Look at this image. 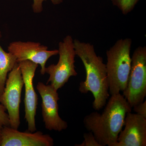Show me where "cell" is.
Instances as JSON below:
<instances>
[{
	"instance_id": "6da1fadb",
	"label": "cell",
	"mask_w": 146,
	"mask_h": 146,
	"mask_svg": "<svg viewBox=\"0 0 146 146\" xmlns=\"http://www.w3.org/2000/svg\"><path fill=\"white\" fill-rule=\"evenodd\" d=\"M102 114L91 112L83 120L84 127L101 146H114L122 129L127 114L132 107L123 95H112Z\"/></svg>"
},
{
	"instance_id": "7a4b0ae2",
	"label": "cell",
	"mask_w": 146,
	"mask_h": 146,
	"mask_svg": "<svg viewBox=\"0 0 146 146\" xmlns=\"http://www.w3.org/2000/svg\"><path fill=\"white\" fill-rule=\"evenodd\" d=\"M76 54L81 59L86 70V78L80 83L82 94L91 92L94 97L93 107L96 110L102 109L110 96L106 65L102 58L97 55L93 45L74 40Z\"/></svg>"
},
{
	"instance_id": "3957f363",
	"label": "cell",
	"mask_w": 146,
	"mask_h": 146,
	"mask_svg": "<svg viewBox=\"0 0 146 146\" xmlns=\"http://www.w3.org/2000/svg\"><path fill=\"white\" fill-rule=\"evenodd\" d=\"M131 40H118L106 52V65L109 93L111 96L119 94L126 89L131 67Z\"/></svg>"
},
{
	"instance_id": "277c9868",
	"label": "cell",
	"mask_w": 146,
	"mask_h": 146,
	"mask_svg": "<svg viewBox=\"0 0 146 146\" xmlns=\"http://www.w3.org/2000/svg\"><path fill=\"white\" fill-rule=\"evenodd\" d=\"M58 51L59 57L57 64H51L46 68V73L49 75L47 84L50 82L57 91L68 82L71 77L78 74L75 68L76 54L72 36L68 35L63 42H59Z\"/></svg>"
},
{
	"instance_id": "5b68a950",
	"label": "cell",
	"mask_w": 146,
	"mask_h": 146,
	"mask_svg": "<svg viewBox=\"0 0 146 146\" xmlns=\"http://www.w3.org/2000/svg\"><path fill=\"white\" fill-rule=\"evenodd\" d=\"M127 86L123 96L133 108L144 101L146 96V48L139 46L131 58Z\"/></svg>"
},
{
	"instance_id": "8992f818",
	"label": "cell",
	"mask_w": 146,
	"mask_h": 146,
	"mask_svg": "<svg viewBox=\"0 0 146 146\" xmlns=\"http://www.w3.org/2000/svg\"><path fill=\"white\" fill-rule=\"evenodd\" d=\"M24 85L19 63H17L9 73L5 87L0 97V103L6 108L10 122V127L18 129L21 124L20 106L21 93Z\"/></svg>"
},
{
	"instance_id": "52a82bcc",
	"label": "cell",
	"mask_w": 146,
	"mask_h": 146,
	"mask_svg": "<svg viewBox=\"0 0 146 146\" xmlns=\"http://www.w3.org/2000/svg\"><path fill=\"white\" fill-rule=\"evenodd\" d=\"M36 89L42 98V115L46 128L48 130L60 131L68 128L67 122L58 114V102L60 100L57 90L51 85L39 82Z\"/></svg>"
},
{
	"instance_id": "ba28073f",
	"label": "cell",
	"mask_w": 146,
	"mask_h": 146,
	"mask_svg": "<svg viewBox=\"0 0 146 146\" xmlns=\"http://www.w3.org/2000/svg\"><path fill=\"white\" fill-rule=\"evenodd\" d=\"M9 52L15 56L18 63L30 60L41 66V74H46V65L49 58L58 54V50H48V47L38 42L16 41L10 43Z\"/></svg>"
},
{
	"instance_id": "9c48e42d",
	"label": "cell",
	"mask_w": 146,
	"mask_h": 146,
	"mask_svg": "<svg viewBox=\"0 0 146 146\" xmlns=\"http://www.w3.org/2000/svg\"><path fill=\"white\" fill-rule=\"evenodd\" d=\"M18 63L25 85V118L27 123L28 130L31 132H35L36 131L35 117L38 99L35 90L33 81L38 65L28 60Z\"/></svg>"
},
{
	"instance_id": "30bf717a",
	"label": "cell",
	"mask_w": 146,
	"mask_h": 146,
	"mask_svg": "<svg viewBox=\"0 0 146 146\" xmlns=\"http://www.w3.org/2000/svg\"><path fill=\"white\" fill-rule=\"evenodd\" d=\"M53 138L41 131L22 132L11 127L1 129L0 146H52Z\"/></svg>"
},
{
	"instance_id": "8fae6325",
	"label": "cell",
	"mask_w": 146,
	"mask_h": 146,
	"mask_svg": "<svg viewBox=\"0 0 146 146\" xmlns=\"http://www.w3.org/2000/svg\"><path fill=\"white\" fill-rule=\"evenodd\" d=\"M125 128L121 131L114 146H146V119L129 112L125 119Z\"/></svg>"
},
{
	"instance_id": "7c38bea8",
	"label": "cell",
	"mask_w": 146,
	"mask_h": 146,
	"mask_svg": "<svg viewBox=\"0 0 146 146\" xmlns=\"http://www.w3.org/2000/svg\"><path fill=\"white\" fill-rule=\"evenodd\" d=\"M1 36L0 31V40ZM17 63L15 56L9 52H6L0 45V97L4 90L9 73Z\"/></svg>"
},
{
	"instance_id": "4fadbf2b",
	"label": "cell",
	"mask_w": 146,
	"mask_h": 146,
	"mask_svg": "<svg viewBox=\"0 0 146 146\" xmlns=\"http://www.w3.org/2000/svg\"><path fill=\"white\" fill-rule=\"evenodd\" d=\"M139 0H112L114 5L117 6L124 14L130 12Z\"/></svg>"
},
{
	"instance_id": "5bb4252c",
	"label": "cell",
	"mask_w": 146,
	"mask_h": 146,
	"mask_svg": "<svg viewBox=\"0 0 146 146\" xmlns=\"http://www.w3.org/2000/svg\"><path fill=\"white\" fill-rule=\"evenodd\" d=\"M84 140L82 143L76 144V146H101L96 140L94 134L90 131L84 134Z\"/></svg>"
},
{
	"instance_id": "9a60e30c",
	"label": "cell",
	"mask_w": 146,
	"mask_h": 146,
	"mask_svg": "<svg viewBox=\"0 0 146 146\" xmlns=\"http://www.w3.org/2000/svg\"><path fill=\"white\" fill-rule=\"evenodd\" d=\"M7 111L5 106L0 104V129L4 127H10V119Z\"/></svg>"
},
{
	"instance_id": "2e32d148",
	"label": "cell",
	"mask_w": 146,
	"mask_h": 146,
	"mask_svg": "<svg viewBox=\"0 0 146 146\" xmlns=\"http://www.w3.org/2000/svg\"><path fill=\"white\" fill-rule=\"evenodd\" d=\"M47 0H33L32 9L35 13H41L43 10V3ZM54 5L60 4L63 2V0H49Z\"/></svg>"
},
{
	"instance_id": "e0dca14e",
	"label": "cell",
	"mask_w": 146,
	"mask_h": 146,
	"mask_svg": "<svg viewBox=\"0 0 146 146\" xmlns=\"http://www.w3.org/2000/svg\"><path fill=\"white\" fill-rule=\"evenodd\" d=\"M133 110L136 114L146 119V101L142 102L133 107Z\"/></svg>"
},
{
	"instance_id": "ac0fdd59",
	"label": "cell",
	"mask_w": 146,
	"mask_h": 146,
	"mask_svg": "<svg viewBox=\"0 0 146 146\" xmlns=\"http://www.w3.org/2000/svg\"><path fill=\"white\" fill-rule=\"evenodd\" d=\"M1 129H0V143H1Z\"/></svg>"
}]
</instances>
